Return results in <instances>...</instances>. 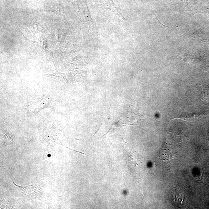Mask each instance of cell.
<instances>
[{
    "mask_svg": "<svg viewBox=\"0 0 209 209\" xmlns=\"http://www.w3.org/2000/svg\"><path fill=\"white\" fill-rule=\"evenodd\" d=\"M14 185L15 186L16 188L19 192L22 193L25 195L29 196L35 200H41V198L42 195V193L41 191L34 186H27V187H21L17 186L13 182Z\"/></svg>",
    "mask_w": 209,
    "mask_h": 209,
    "instance_id": "6da1fadb",
    "label": "cell"
},
{
    "mask_svg": "<svg viewBox=\"0 0 209 209\" xmlns=\"http://www.w3.org/2000/svg\"><path fill=\"white\" fill-rule=\"evenodd\" d=\"M172 202L177 207L182 206L184 202V198L181 193L177 194L173 197Z\"/></svg>",
    "mask_w": 209,
    "mask_h": 209,
    "instance_id": "7a4b0ae2",
    "label": "cell"
},
{
    "mask_svg": "<svg viewBox=\"0 0 209 209\" xmlns=\"http://www.w3.org/2000/svg\"><path fill=\"white\" fill-rule=\"evenodd\" d=\"M172 155L171 151H170V150H167V151H166V150L163 149V151L160 153V156L162 159L164 160H171L172 158H173V157Z\"/></svg>",
    "mask_w": 209,
    "mask_h": 209,
    "instance_id": "3957f363",
    "label": "cell"
},
{
    "mask_svg": "<svg viewBox=\"0 0 209 209\" xmlns=\"http://www.w3.org/2000/svg\"><path fill=\"white\" fill-rule=\"evenodd\" d=\"M112 126H111V128H110V129H109V130H108V132H107L106 133V134H104V135H103V136H102V137H100V138H101V137H103V136H104L105 135H106V134H107V133H108V132H109V131H110V130H111V129H112Z\"/></svg>",
    "mask_w": 209,
    "mask_h": 209,
    "instance_id": "277c9868",
    "label": "cell"
},
{
    "mask_svg": "<svg viewBox=\"0 0 209 209\" xmlns=\"http://www.w3.org/2000/svg\"><path fill=\"white\" fill-rule=\"evenodd\" d=\"M134 125H136V124H128V125H124V126H127Z\"/></svg>",
    "mask_w": 209,
    "mask_h": 209,
    "instance_id": "5b68a950",
    "label": "cell"
}]
</instances>
